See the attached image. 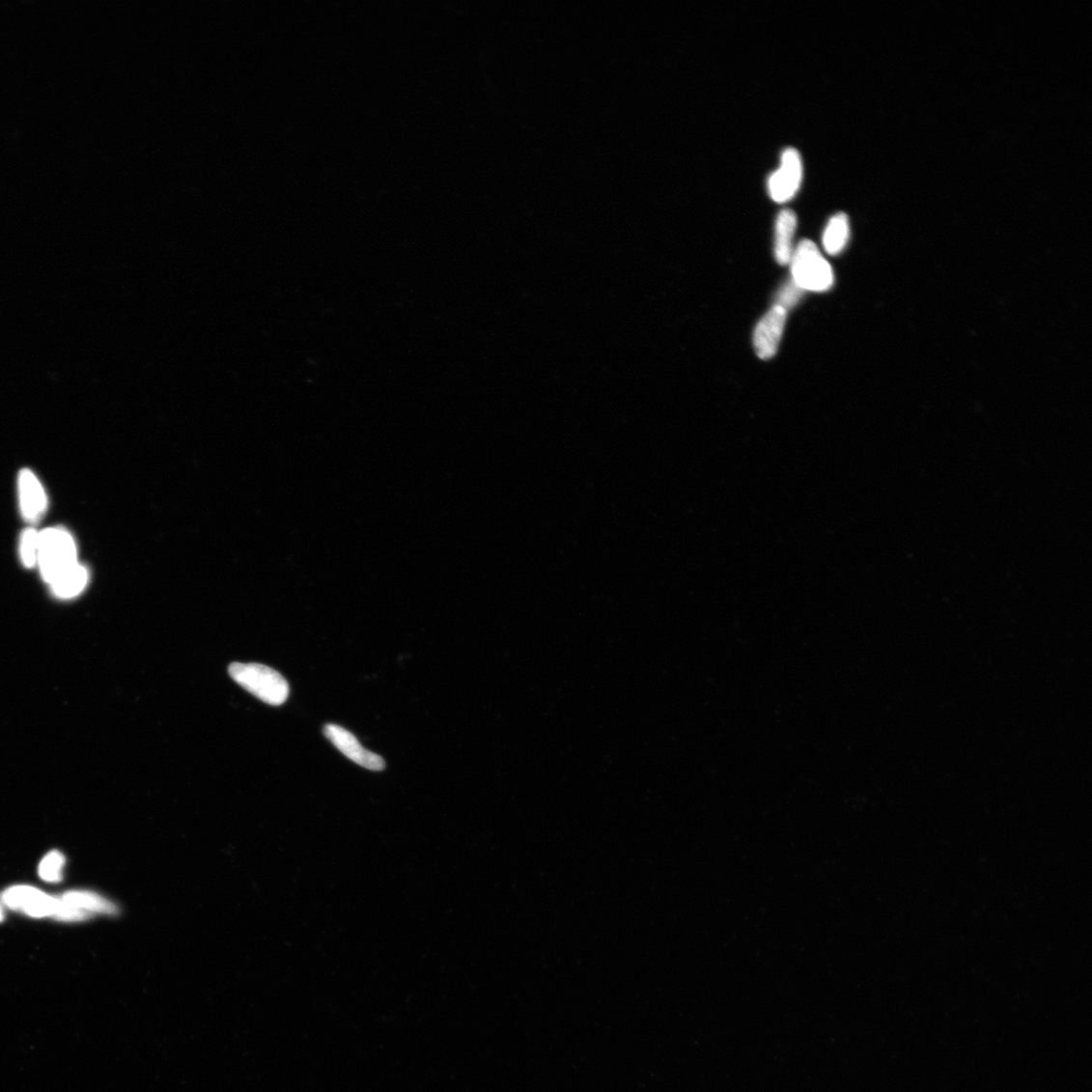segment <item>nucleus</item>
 I'll use <instances>...</instances> for the list:
<instances>
[{
  "label": "nucleus",
  "mask_w": 1092,
  "mask_h": 1092,
  "mask_svg": "<svg viewBox=\"0 0 1092 1092\" xmlns=\"http://www.w3.org/2000/svg\"><path fill=\"white\" fill-rule=\"evenodd\" d=\"M18 496L21 516L31 523H38L48 508L44 487L30 469H21L18 475Z\"/></svg>",
  "instance_id": "7"
},
{
  "label": "nucleus",
  "mask_w": 1092,
  "mask_h": 1092,
  "mask_svg": "<svg viewBox=\"0 0 1092 1092\" xmlns=\"http://www.w3.org/2000/svg\"><path fill=\"white\" fill-rule=\"evenodd\" d=\"M790 264L792 281L804 292H826L832 287L831 266L812 241H801L792 254Z\"/></svg>",
  "instance_id": "3"
},
{
  "label": "nucleus",
  "mask_w": 1092,
  "mask_h": 1092,
  "mask_svg": "<svg viewBox=\"0 0 1092 1092\" xmlns=\"http://www.w3.org/2000/svg\"><path fill=\"white\" fill-rule=\"evenodd\" d=\"M803 177L802 159L795 148H787L781 155L779 168L770 176L768 190L770 199L786 203L796 197Z\"/></svg>",
  "instance_id": "4"
},
{
  "label": "nucleus",
  "mask_w": 1092,
  "mask_h": 1092,
  "mask_svg": "<svg viewBox=\"0 0 1092 1092\" xmlns=\"http://www.w3.org/2000/svg\"><path fill=\"white\" fill-rule=\"evenodd\" d=\"M62 901L91 918L97 914H116L117 907L103 896L85 890L68 891L60 896Z\"/></svg>",
  "instance_id": "10"
},
{
  "label": "nucleus",
  "mask_w": 1092,
  "mask_h": 1092,
  "mask_svg": "<svg viewBox=\"0 0 1092 1092\" xmlns=\"http://www.w3.org/2000/svg\"><path fill=\"white\" fill-rule=\"evenodd\" d=\"M77 564V547L70 532L62 527L40 532L37 566L48 585Z\"/></svg>",
  "instance_id": "1"
},
{
  "label": "nucleus",
  "mask_w": 1092,
  "mask_h": 1092,
  "mask_svg": "<svg viewBox=\"0 0 1092 1092\" xmlns=\"http://www.w3.org/2000/svg\"><path fill=\"white\" fill-rule=\"evenodd\" d=\"M229 674L241 687L267 704L282 705L290 695L287 680L261 663L233 662Z\"/></svg>",
  "instance_id": "2"
},
{
  "label": "nucleus",
  "mask_w": 1092,
  "mask_h": 1092,
  "mask_svg": "<svg viewBox=\"0 0 1092 1092\" xmlns=\"http://www.w3.org/2000/svg\"><path fill=\"white\" fill-rule=\"evenodd\" d=\"M850 239L849 218L844 212H839L828 221L823 238L826 251L829 255L840 254L847 246Z\"/></svg>",
  "instance_id": "12"
},
{
  "label": "nucleus",
  "mask_w": 1092,
  "mask_h": 1092,
  "mask_svg": "<svg viewBox=\"0 0 1092 1092\" xmlns=\"http://www.w3.org/2000/svg\"><path fill=\"white\" fill-rule=\"evenodd\" d=\"M798 227V217L794 210L785 209L779 212L775 228V259L780 266L790 264L794 254V238Z\"/></svg>",
  "instance_id": "9"
},
{
  "label": "nucleus",
  "mask_w": 1092,
  "mask_h": 1092,
  "mask_svg": "<svg viewBox=\"0 0 1092 1092\" xmlns=\"http://www.w3.org/2000/svg\"><path fill=\"white\" fill-rule=\"evenodd\" d=\"M786 319L787 311L775 305L758 323L754 333V347L761 359H770L777 353Z\"/></svg>",
  "instance_id": "8"
},
{
  "label": "nucleus",
  "mask_w": 1092,
  "mask_h": 1092,
  "mask_svg": "<svg viewBox=\"0 0 1092 1092\" xmlns=\"http://www.w3.org/2000/svg\"><path fill=\"white\" fill-rule=\"evenodd\" d=\"M4 919H5V911H4L2 904H0V923H3Z\"/></svg>",
  "instance_id": "16"
},
{
  "label": "nucleus",
  "mask_w": 1092,
  "mask_h": 1092,
  "mask_svg": "<svg viewBox=\"0 0 1092 1092\" xmlns=\"http://www.w3.org/2000/svg\"><path fill=\"white\" fill-rule=\"evenodd\" d=\"M89 580V570L78 563L49 586L56 597L72 599L79 596L87 588Z\"/></svg>",
  "instance_id": "11"
},
{
  "label": "nucleus",
  "mask_w": 1092,
  "mask_h": 1092,
  "mask_svg": "<svg viewBox=\"0 0 1092 1092\" xmlns=\"http://www.w3.org/2000/svg\"><path fill=\"white\" fill-rule=\"evenodd\" d=\"M803 292L794 281H791L779 291L776 305L788 311L799 302Z\"/></svg>",
  "instance_id": "15"
},
{
  "label": "nucleus",
  "mask_w": 1092,
  "mask_h": 1092,
  "mask_svg": "<svg viewBox=\"0 0 1092 1092\" xmlns=\"http://www.w3.org/2000/svg\"><path fill=\"white\" fill-rule=\"evenodd\" d=\"M2 902L12 910L34 918H54L59 897H53L33 886L16 885L3 892Z\"/></svg>",
  "instance_id": "5"
},
{
  "label": "nucleus",
  "mask_w": 1092,
  "mask_h": 1092,
  "mask_svg": "<svg viewBox=\"0 0 1092 1092\" xmlns=\"http://www.w3.org/2000/svg\"><path fill=\"white\" fill-rule=\"evenodd\" d=\"M324 735L340 753L357 765L377 772L385 768L383 759L364 748L356 737L345 727L327 724L324 727Z\"/></svg>",
  "instance_id": "6"
},
{
  "label": "nucleus",
  "mask_w": 1092,
  "mask_h": 1092,
  "mask_svg": "<svg viewBox=\"0 0 1092 1092\" xmlns=\"http://www.w3.org/2000/svg\"><path fill=\"white\" fill-rule=\"evenodd\" d=\"M66 856L57 851H51L39 865V876L42 881L49 883H58L63 880V870L66 867Z\"/></svg>",
  "instance_id": "13"
},
{
  "label": "nucleus",
  "mask_w": 1092,
  "mask_h": 1092,
  "mask_svg": "<svg viewBox=\"0 0 1092 1092\" xmlns=\"http://www.w3.org/2000/svg\"><path fill=\"white\" fill-rule=\"evenodd\" d=\"M40 545V532L35 528H27L20 535L19 558L24 567L31 569L38 564Z\"/></svg>",
  "instance_id": "14"
}]
</instances>
